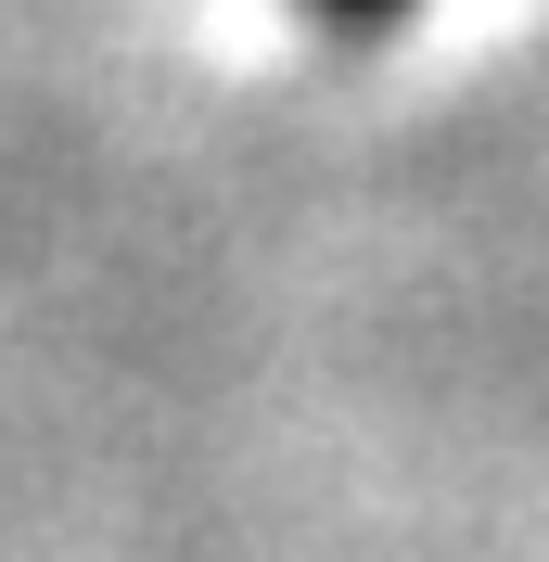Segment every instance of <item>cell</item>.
I'll use <instances>...</instances> for the list:
<instances>
[{
    "label": "cell",
    "instance_id": "6da1fadb",
    "mask_svg": "<svg viewBox=\"0 0 549 562\" xmlns=\"http://www.w3.org/2000/svg\"><path fill=\"white\" fill-rule=\"evenodd\" d=\"M320 13H358V26H383V13H410V0H320Z\"/></svg>",
    "mask_w": 549,
    "mask_h": 562
}]
</instances>
